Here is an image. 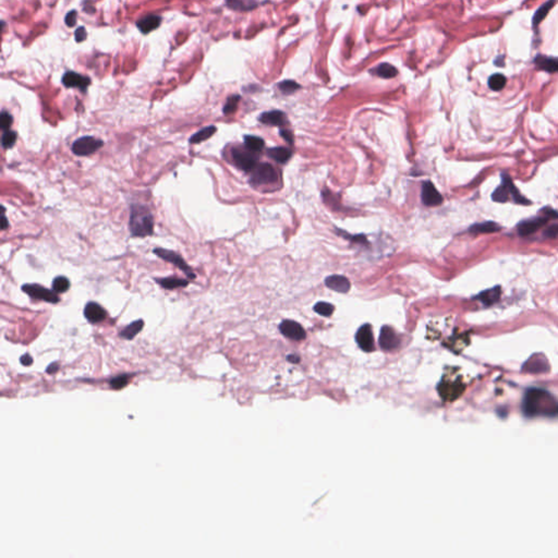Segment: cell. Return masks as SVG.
<instances>
[{"mask_svg":"<svg viewBox=\"0 0 558 558\" xmlns=\"http://www.w3.org/2000/svg\"><path fill=\"white\" fill-rule=\"evenodd\" d=\"M522 411L527 418H558V399L542 388H530L522 401Z\"/></svg>","mask_w":558,"mask_h":558,"instance_id":"obj_1","label":"cell"},{"mask_svg":"<svg viewBox=\"0 0 558 558\" xmlns=\"http://www.w3.org/2000/svg\"><path fill=\"white\" fill-rule=\"evenodd\" d=\"M132 237L151 236L154 231V218L150 208L144 205L134 204L131 206L130 222H129Z\"/></svg>","mask_w":558,"mask_h":558,"instance_id":"obj_2","label":"cell"},{"mask_svg":"<svg viewBox=\"0 0 558 558\" xmlns=\"http://www.w3.org/2000/svg\"><path fill=\"white\" fill-rule=\"evenodd\" d=\"M512 197V200L515 203L520 205H530L531 202L523 196L520 191L517 189L514 182L511 181L508 173L503 172L501 173V184L498 188H496L492 194V200L497 203H505L509 200V197Z\"/></svg>","mask_w":558,"mask_h":558,"instance_id":"obj_3","label":"cell"},{"mask_svg":"<svg viewBox=\"0 0 558 558\" xmlns=\"http://www.w3.org/2000/svg\"><path fill=\"white\" fill-rule=\"evenodd\" d=\"M278 174L276 172L275 168L270 164H258L254 169L252 170V176L250 179V183L254 187L262 184H269L277 181Z\"/></svg>","mask_w":558,"mask_h":558,"instance_id":"obj_4","label":"cell"},{"mask_svg":"<svg viewBox=\"0 0 558 558\" xmlns=\"http://www.w3.org/2000/svg\"><path fill=\"white\" fill-rule=\"evenodd\" d=\"M233 159L236 166L243 171H252L258 164V156L255 152L250 150L236 148L233 150Z\"/></svg>","mask_w":558,"mask_h":558,"instance_id":"obj_5","label":"cell"},{"mask_svg":"<svg viewBox=\"0 0 558 558\" xmlns=\"http://www.w3.org/2000/svg\"><path fill=\"white\" fill-rule=\"evenodd\" d=\"M104 146V142L94 137H82L72 144V152L78 156L92 155Z\"/></svg>","mask_w":558,"mask_h":558,"instance_id":"obj_6","label":"cell"},{"mask_svg":"<svg viewBox=\"0 0 558 558\" xmlns=\"http://www.w3.org/2000/svg\"><path fill=\"white\" fill-rule=\"evenodd\" d=\"M22 290H23L27 296H30L36 300H43L49 303H58L60 301V298L58 297L57 292L55 290H49L45 287L37 285V284H25L22 286Z\"/></svg>","mask_w":558,"mask_h":558,"instance_id":"obj_7","label":"cell"},{"mask_svg":"<svg viewBox=\"0 0 558 558\" xmlns=\"http://www.w3.org/2000/svg\"><path fill=\"white\" fill-rule=\"evenodd\" d=\"M154 253L157 255L159 256L162 260L168 262V263H171L173 264L174 266H177L178 268H180L182 270V272L188 276L189 278H195V275L192 272V269L190 268L189 265L185 263V261L183 258L180 256L179 254H177L176 252L170 251V250H166V249H160V247H156L154 249Z\"/></svg>","mask_w":558,"mask_h":558,"instance_id":"obj_8","label":"cell"},{"mask_svg":"<svg viewBox=\"0 0 558 558\" xmlns=\"http://www.w3.org/2000/svg\"><path fill=\"white\" fill-rule=\"evenodd\" d=\"M63 84L66 87L79 88L81 89L83 93H85L88 85L91 84V79L88 77L82 76L80 73L68 71L63 77Z\"/></svg>","mask_w":558,"mask_h":558,"instance_id":"obj_9","label":"cell"},{"mask_svg":"<svg viewBox=\"0 0 558 558\" xmlns=\"http://www.w3.org/2000/svg\"><path fill=\"white\" fill-rule=\"evenodd\" d=\"M279 330L285 337L292 340H303L307 334L302 326L295 320L286 319L279 325Z\"/></svg>","mask_w":558,"mask_h":558,"instance_id":"obj_10","label":"cell"},{"mask_svg":"<svg viewBox=\"0 0 558 558\" xmlns=\"http://www.w3.org/2000/svg\"><path fill=\"white\" fill-rule=\"evenodd\" d=\"M356 341L359 347L365 352H371L374 350V337L373 331H372V326L370 324H364L358 329Z\"/></svg>","mask_w":558,"mask_h":558,"instance_id":"obj_11","label":"cell"},{"mask_svg":"<svg viewBox=\"0 0 558 558\" xmlns=\"http://www.w3.org/2000/svg\"><path fill=\"white\" fill-rule=\"evenodd\" d=\"M421 197L425 206H438L443 203L442 194L438 192L435 185L431 181H425L422 184Z\"/></svg>","mask_w":558,"mask_h":558,"instance_id":"obj_12","label":"cell"},{"mask_svg":"<svg viewBox=\"0 0 558 558\" xmlns=\"http://www.w3.org/2000/svg\"><path fill=\"white\" fill-rule=\"evenodd\" d=\"M400 345V339L391 326H383L380 335V346L385 351L397 349Z\"/></svg>","mask_w":558,"mask_h":558,"instance_id":"obj_13","label":"cell"},{"mask_svg":"<svg viewBox=\"0 0 558 558\" xmlns=\"http://www.w3.org/2000/svg\"><path fill=\"white\" fill-rule=\"evenodd\" d=\"M549 221V217H535V218H530V219H526V221H522L519 224H518L517 229H518V234H519L521 237H527L532 235L534 233H537V231L544 226V225L548 223Z\"/></svg>","mask_w":558,"mask_h":558,"instance_id":"obj_14","label":"cell"},{"mask_svg":"<svg viewBox=\"0 0 558 558\" xmlns=\"http://www.w3.org/2000/svg\"><path fill=\"white\" fill-rule=\"evenodd\" d=\"M84 317L89 323H100L106 319V311L96 302H88L84 308Z\"/></svg>","mask_w":558,"mask_h":558,"instance_id":"obj_15","label":"cell"},{"mask_svg":"<svg viewBox=\"0 0 558 558\" xmlns=\"http://www.w3.org/2000/svg\"><path fill=\"white\" fill-rule=\"evenodd\" d=\"M325 285L329 289L334 290L339 294H347L350 290V281L345 276L341 275H331L325 279Z\"/></svg>","mask_w":558,"mask_h":558,"instance_id":"obj_16","label":"cell"},{"mask_svg":"<svg viewBox=\"0 0 558 558\" xmlns=\"http://www.w3.org/2000/svg\"><path fill=\"white\" fill-rule=\"evenodd\" d=\"M264 125L267 126H275V127H284L288 123L287 117L283 111L280 110H272L267 112H263V114L258 118Z\"/></svg>","mask_w":558,"mask_h":558,"instance_id":"obj_17","label":"cell"},{"mask_svg":"<svg viewBox=\"0 0 558 558\" xmlns=\"http://www.w3.org/2000/svg\"><path fill=\"white\" fill-rule=\"evenodd\" d=\"M161 23V18L156 14H148L137 21L138 29L143 34H148L156 30Z\"/></svg>","mask_w":558,"mask_h":558,"instance_id":"obj_18","label":"cell"},{"mask_svg":"<svg viewBox=\"0 0 558 558\" xmlns=\"http://www.w3.org/2000/svg\"><path fill=\"white\" fill-rule=\"evenodd\" d=\"M500 296H501L500 287L496 286V287H493V288H491V289H487V290H484V291L480 292V294H478L477 297H475V299L480 300L485 307H491L496 302L499 301Z\"/></svg>","mask_w":558,"mask_h":558,"instance_id":"obj_19","label":"cell"},{"mask_svg":"<svg viewBox=\"0 0 558 558\" xmlns=\"http://www.w3.org/2000/svg\"><path fill=\"white\" fill-rule=\"evenodd\" d=\"M534 64L538 67V69L542 71L550 72V73L558 72V58L539 55L538 57L534 59Z\"/></svg>","mask_w":558,"mask_h":558,"instance_id":"obj_20","label":"cell"},{"mask_svg":"<svg viewBox=\"0 0 558 558\" xmlns=\"http://www.w3.org/2000/svg\"><path fill=\"white\" fill-rule=\"evenodd\" d=\"M501 227L498 224L494 222H484L472 225L469 228V231L471 234H493L498 233Z\"/></svg>","mask_w":558,"mask_h":558,"instance_id":"obj_21","label":"cell"},{"mask_svg":"<svg viewBox=\"0 0 558 558\" xmlns=\"http://www.w3.org/2000/svg\"><path fill=\"white\" fill-rule=\"evenodd\" d=\"M267 155L275 161L284 164V162H287L291 159L292 153L290 150L286 148H273L267 151Z\"/></svg>","mask_w":558,"mask_h":558,"instance_id":"obj_22","label":"cell"},{"mask_svg":"<svg viewBox=\"0 0 558 558\" xmlns=\"http://www.w3.org/2000/svg\"><path fill=\"white\" fill-rule=\"evenodd\" d=\"M554 4H555V0H549V1L544 2L537 11H535L532 19V24L534 27H537L541 22L546 18V15L549 14L551 9L554 7Z\"/></svg>","mask_w":558,"mask_h":558,"instance_id":"obj_23","label":"cell"},{"mask_svg":"<svg viewBox=\"0 0 558 558\" xmlns=\"http://www.w3.org/2000/svg\"><path fill=\"white\" fill-rule=\"evenodd\" d=\"M157 283H159L162 288L171 290L174 288H179V287H187L189 285V281L187 279L177 278V277H168V278H157Z\"/></svg>","mask_w":558,"mask_h":558,"instance_id":"obj_24","label":"cell"},{"mask_svg":"<svg viewBox=\"0 0 558 558\" xmlns=\"http://www.w3.org/2000/svg\"><path fill=\"white\" fill-rule=\"evenodd\" d=\"M229 8L238 11H249L257 7L255 0H226Z\"/></svg>","mask_w":558,"mask_h":558,"instance_id":"obj_25","label":"cell"},{"mask_svg":"<svg viewBox=\"0 0 558 558\" xmlns=\"http://www.w3.org/2000/svg\"><path fill=\"white\" fill-rule=\"evenodd\" d=\"M143 326H144L143 320L138 319V320H135V322L131 323L130 325H128L125 329H122L121 332H120V335H121V337L126 338V339L131 340L139 334L141 330H142Z\"/></svg>","mask_w":558,"mask_h":558,"instance_id":"obj_26","label":"cell"},{"mask_svg":"<svg viewBox=\"0 0 558 558\" xmlns=\"http://www.w3.org/2000/svg\"><path fill=\"white\" fill-rule=\"evenodd\" d=\"M216 131H217V129H216V127H214V126L203 128L202 130L197 131L196 133H194L192 135V137L190 138V143H192V144L201 143V142H203V141H206L207 139H210Z\"/></svg>","mask_w":558,"mask_h":558,"instance_id":"obj_27","label":"cell"},{"mask_svg":"<svg viewBox=\"0 0 558 558\" xmlns=\"http://www.w3.org/2000/svg\"><path fill=\"white\" fill-rule=\"evenodd\" d=\"M264 140L258 137H254V135H245L244 137L245 148L252 152H255V153H258L264 149Z\"/></svg>","mask_w":558,"mask_h":558,"instance_id":"obj_28","label":"cell"},{"mask_svg":"<svg viewBox=\"0 0 558 558\" xmlns=\"http://www.w3.org/2000/svg\"><path fill=\"white\" fill-rule=\"evenodd\" d=\"M544 361H546V360L544 358H542L539 361V363H535L533 357H531L528 360L527 363L525 364V366H523V370L528 371V372H532V373H540V372L542 373V372H546L549 370V364L548 363L543 364L542 362H544Z\"/></svg>","mask_w":558,"mask_h":558,"instance_id":"obj_29","label":"cell"},{"mask_svg":"<svg viewBox=\"0 0 558 558\" xmlns=\"http://www.w3.org/2000/svg\"><path fill=\"white\" fill-rule=\"evenodd\" d=\"M375 73L381 78L384 79H392L397 76V69L391 64H382L376 68Z\"/></svg>","mask_w":558,"mask_h":558,"instance_id":"obj_30","label":"cell"},{"mask_svg":"<svg viewBox=\"0 0 558 558\" xmlns=\"http://www.w3.org/2000/svg\"><path fill=\"white\" fill-rule=\"evenodd\" d=\"M506 78L504 75H501V73H496V75H493L491 78L488 79V86L489 88L492 89V91H501L506 85Z\"/></svg>","mask_w":558,"mask_h":558,"instance_id":"obj_31","label":"cell"},{"mask_svg":"<svg viewBox=\"0 0 558 558\" xmlns=\"http://www.w3.org/2000/svg\"><path fill=\"white\" fill-rule=\"evenodd\" d=\"M334 306L330 303L327 302H319L314 306V311L319 313V315H322V317H326L328 318L330 315L334 313Z\"/></svg>","mask_w":558,"mask_h":558,"instance_id":"obj_32","label":"cell"},{"mask_svg":"<svg viewBox=\"0 0 558 558\" xmlns=\"http://www.w3.org/2000/svg\"><path fill=\"white\" fill-rule=\"evenodd\" d=\"M70 288V281L68 280V278L64 277V276H59V277H56L53 281V290H55L56 292H66L68 289Z\"/></svg>","mask_w":558,"mask_h":558,"instance_id":"obj_33","label":"cell"},{"mask_svg":"<svg viewBox=\"0 0 558 558\" xmlns=\"http://www.w3.org/2000/svg\"><path fill=\"white\" fill-rule=\"evenodd\" d=\"M16 138H18V135L14 131H3V134L1 137V145L3 149H10L12 148V146L15 144L16 142Z\"/></svg>","mask_w":558,"mask_h":558,"instance_id":"obj_34","label":"cell"},{"mask_svg":"<svg viewBox=\"0 0 558 558\" xmlns=\"http://www.w3.org/2000/svg\"><path fill=\"white\" fill-rule=\"evenodd\" d=\"M240 99H241V97L239 96V95H233V96H230L227 99L226 104H225V106H224V109H223L224 114L225 115H230V114H233V112H235L236 109H237V107H238Z\"/></svg>","mask_w":558,"mask_h":558,"instance_id":"obj_35","label":"cell"},{"mask_svg":"<svg viewBox=\"0 0 558 558\" xmlns=\"http://www.w3.org/2000/svg\"><path fill=\"white\" fill-rule=\"evenodd\" d=\"M278 87L284 94L290 95L292 93H295L297 89L300 88V85H299V84L296 83L295 81L287 80V81H284V82H280L278 84Z\"/></svg>","mask_w":558,"mask_h":558,"instance_id":"obj_36","label":"cell"},{"mask_svg":"<svg viewBox=\"0 0 558 558\" xmlns=\"http://www.w3.org/2000/svg\"><path fill=\"white\" fill-rule=\"evenodd\" d=\"M129 379H130V377L128 375H119L117 377H114V379H111L109 382L110 387L114 388V390H121V388L126 387L128 385Z\"/></svg>","mask_w":558,"mask_h":558,"instance_id":"obj_37","label":"cell"},{"mask_svg":"<svg viewBox=\"0 0 558 558\" xmlns=\"http://www.w3.org/2000/svg\"><path fill=\"white\" fill-rule=\"evenodd\" d=\"M12 122H13L12 116H11L8 111L3 110L1 112V116H0V128H1V130L3 131L10 130V127L12 126Z\"/></svg>","mask_w":558,"mask_h":558,"instance_id":"obj_38","label":"cell"},{"mask_svg":"<svg viewBox=\"0 0 558 558\" xmlns=\"http://www.w3.org/2000/svg\"><path fill=\"white\" fill-rule=\"evenodd\" d=\"M544 238L546 239H555L558 237V225H552L548 229L544 231Z\"/></svg>","mask_w":558,"mask_h":558,"instance_id":"obj_39","label":"cell"},{"mask_svg":"<svg viewBox=\"0 0 558 558\" xmlns=\"http://www.w3.org/2000/svg\"><path fill=\"white\" fill-rule=\"evenodd\" d=\"M77 15L78 12L76 10H72L70 12H68L65 18V23L69 27H73L77 24Z\"/></svg>","mask_w":558,"mask_h":558,"instance_id":"obj_40","label":"cell"},{"mask_svg":"<svg viewBox=\"0 0 558 558\" xmlns=\"http://www.w3.org/2000/svg\"><path fill=\"white\" fill-rule=\"evenodd\" d=\"M87 37V34L85 31V27L84 26H79L78 29L75 32V38L78 43H82L86 39Z\"/></svg>","mask_w":558,"mask_h":558,"instance_id":"obj_41","label":"cell"},{"mask_svg":"<svg viewBox=\"0 0 558 558\" xmlns=\"http://www.w3.org/2000/svg\"><path fill=\"white\" fill-rule=\"evenodd\" d=\"M280 135L283 137V139L286 141L287 143H289L290 145H294V135H292V132L289 130H286V129H281L280 130Z\"/></svg>","mask_w":558,"mask_h":558,"instance_id":"obj_42","label":"cell"},{"mask_svg":"<svg viewBox=\"0 0 558 558\" xmlns=\"http://www.w3.org/2000/svg\"><path fill=\"white\" fill-rule=\"evenodd\" d=\"M542 213L549 218H558V212L553 211L551 207H544L542 210Z\"/></svg>","mask_w":558,"mask_h":558,"instance_id":"obj_43","label":"cell"},{"mask_svg":"<svg viewBox=\"0 0 558 558\" xmlns=\"http://www.w3.org/2000/svg\"><path fill=\"white\" fill-rule=\"evenodd\" d=\"M20 361H21V363L23 364V365L30 366V365L33 363V359H32V357L30 356V354H24V356H22Z\"/></svg>","mask_w":558,"mask_h":558,"instance_id":"obj_44","label":"cell"},{"mask_svg":"<svg viewBox=\"0 0 558 558\" xmlns=\"http://www.w3.org/2000/svg\"><path fill=\"white\" fill-rule=\"evenodd\" d=\"M8 227H9V222H8L7 217H5V216L3 215L2 218H1V229H2V230H5Z\"/></svg>","mask_w":558,"mask_h":558,"instance_id":"obj_45","label":"cell"},{"mask_svg":"<svg viewBox=\"0 0 558 558\" xmlns=\"http://www.w3.org/2000/svg\"><path fill=\"white\" fill-rule=\"evenodd\" d=\"M504 58H505L504 56H499L498 58H496V59H495V65H496V66H499V67H503V66H504V63H503Z\"/></svg>","mask_w":558,"mask_h":558,"instance_id":"obj_46","label":"cell"},{"mask_svg":"<svg viewBox=\"0 0 558 558\" xmlns=\"http://www.w3.org/2000/svg\"><path fill=\"white\" fill-rule=\"evenodd\" d=\"M57 370H58L57 364H56V363L50 364V365H49V368L47 369V373H52V372H53V373H55V372L57 371Z\"/></svg>","mask_w":558,"mask_h":558,"instance_id":"obj_47","label":"cell"}]
</instances>
